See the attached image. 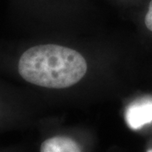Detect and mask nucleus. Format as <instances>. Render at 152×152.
<instances>
[{"mask_svg": "<svg viewBox=\"0 0 152 152\" xmlns=\"http://www.w3.org/2000/svg\"><path fill=\"white\" fill-rule=\"evenodd\" d=\"M18 69L22 78L31 84L63 89L81 80L86 73L87 64L74 49L47 44L27 49L20 58Z\"/></svg>", "mask_w": 152, "mask_h": 152, "instance_id": "f257e3e1", "label": "nucleus"}, {"mask_svg": "<svg viewBox=\"0 0 152 152\" xmlns=\"http://www.w3.org/2000/svg\"><path fill=\"white\" fill-rule=\"evenodd\" d=\"M125 119L132 129H139L152 122V101L132 104L125 113Z\"/></svg>", "mask_w": 152, "mask_h": 152, "instance_id": "f03ea898", "label": "nucleus"}, {"mask_svg": "<svg viewBox=\"0 0 152 152\" xmlns=\"http://www.w3.org/2000/svg\"><path fill=\"white\" fill-rule=\"evenodd\" d=\"M41 152H81L80 147L70 138L56 136L42 144Z\"/></svg>", "mask_w": 152, "mask_h": 152, "instance_id": "7ed1b4c3", "label": "nucleus"}, {"mask_svg": "<svg viewBox=\"0 0 152 152\" xmlns=\"http://www.w3.org/2000/svg\"><path fill=\"white\" fill-rule=\"evenodd\" d=\"M145 22L146 27L151 31H152V0L151 1V3H150L149 10H148V12H147L146 15H145Z\"/></svg>", "mask_w": 152, "mask_h": 152, "instance_id": "20e7f679", "label": "nucleus"}, {"mask_svg": "<svg viewBox=\"0 0 152 152\" xmlns=\"http://www.w3.org/2000/svg\"><path fill=\"white\" fill-rule=\"evenodd\" d=\"M148 152H152V151H149Z\"/></svg>", "mask_w": 152, "mask_h": 152, "instance_id": "39448f33", "label": "nucleus"}]
</instances>
